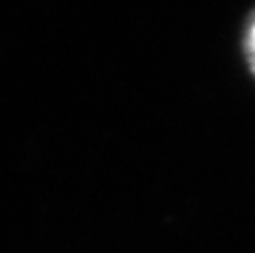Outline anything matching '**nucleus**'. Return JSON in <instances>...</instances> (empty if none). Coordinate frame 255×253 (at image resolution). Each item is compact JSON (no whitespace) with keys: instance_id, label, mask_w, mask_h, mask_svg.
I'll return each mask as SVG.
<instances>
[{"instance_id":"1","label":"nucleus","mask_w":255,"mask_h":253,"mask_svg":"<svg viewBox=\"0 0 255 253\" xmlns=\"http://www.w3.org/2000/svg\"><path fill=\"white\" fill-rule=\"evenodd\" d=\"M247 54H249L251 70L255 72V13L251 18V25H249V29H247Z\"/></svg>"}]
</instances>
